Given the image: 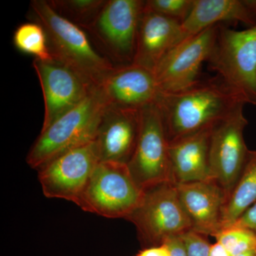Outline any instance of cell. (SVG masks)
I'll use <instances>...</instances> for the list:
<instances>
[{
  "instance_id": "e0dca14e",
  "label": "cell",
  "mask_w": 256,
  "mask_h": 256,
  "mask_svg": "<svg viewBox=\"0 0 256 256\" xmlns=\"http://www.w3.org/2000/svg\"><path fill=\"white\" fill-rule=\"evenodd\" d=\"M213 128L169 142L172 174L175 184L210 180V146Z\"/></svg>"
},
{
  "instance_id": "4fadbf2b",
  "label": "cell",
  "mask_w": 256,
  "mask_h": 256,
  "mask_svg": "<svg viewBox=\"0 0 256 256\" xmlns=\"http://www.w3.org/2000/svg\"><path fill=\"white\" fill-rule=\"evenodd\" d=\"M141 110L107 106L94 142L100 162L127 164L137 146Z\"/></svg>"
},
{
  "instance_id": "30bf717a",
  "label": "cell",
  "mask_w": 256,
  "mask_h": 256,
  "mask_svg": "<svg viewBox=\"0 0 256 256\" xmlns=\"http://www.w3.org/2000/svg\"><path fill=\"white\" fill-rule=\"evenodd\" d=\"M220 28L214 25L185 38L165 56L154 72L161 94L181 92L198 82L200 68L213 52Z\"/></svg>"
},
{
  "instance_id": "4316f807",
  "label": "cell",
  "mask_w": 256,
  "mask_h": 256,
  "mask_svg": "<svg viewBox=\"0 0 256 256\" xmlns=\"http://www.w3.org/2000/svg\"><path fill=\"white\" fill-rule=\"evenodd\" d=\"M136 256H171L169 249L165 244L146 248L139 252Z\"/></svg>"
},
{
  "instance_id": "603a6c76",
  "label": "cell",
  "mask_w": 256,
  "mask_h": 256,
  "mask_svg": "<svg viewBox=\"0 0 256 256\" xmlns=\"http://www.w3.org/2000/svg\"><path fill=\"white\" fill-rule=\"evenodd\" d=\"M196 0H146V9L182 24L190 16Z\"/></svg>"
},
{
  "instance_id": "5bb4252c",
  "label": "cell",
  "mask_w": 256,
  "mask_h": 256,
  "mask_svg": "<svg viewBox=\"0 0 256 256\" xmlns=\"http://www.w3.org/2000/svg\"><path fill=\"white\" fill-rule=\"evenodd\" d=\"M99 88L108 106L134 110L156 104L161 94L154 72L134 64L116 66Z\"/></svg>"
},
{
  "instance_id": "d4e9b609",
  "label": "cell",
  "mask_w": 256,
  "mask_h": 256,
  "mask_svg": "<svg viewBox=\"0 0 256 256\" xmlns=\"http://www.w3.org/2000/svg\"><path fill=\"white\" fill-rule=\"evenodd\" d=\"M230 226L249 229L256 234V202Z\"/></svg>"
},
{
  "instance_id": "f1b7e54d",
  "label": "cell",
  "mask_w": 256,
  "mask_h": 256,
  "mask_svg": "<svg viewBox=\"0 0 256 256\" xmlns=\"http://www.w3.org/2000/svg\"><path fill=\"white\" fill-rule=\"evenodd\" d=\"M237 256H256V250H252V252H245V254Z\"/></svg>"
},
{
  "instance_id": "9c48e42d",
  "label": "cell",
  "mask_w": 256,
  "mask_h": 256,
  "mask_svg": "<svg viewBox=\"0 0 256 256\" xmlns=\"http://www.w3.org/2000/svg\"><path fill=\"white\" fill-rule=\"evenodd\" d=\"M239 106L228 117L214 126L210 139V180L223 188L226 200L238 181L248 158L244 139L248 124Z\"/></svg>"
},
{
  "instance_id": "ba28073f",
  "label": "cell",
  "mask_w": 256,
  "mask_h": 256,
  "mask_svg": "<svg viewBox=\"0 0 256 256\" xmlns=\"http://www.w3.org/2000/svg\"><path fill=\"white\" fill-rule=\"evenodd\" d=\"M144 8L142 0H107L95 21L85 30L117 66L133 63Z\"/></svg>"
},
{
  "instance_id": "44dd1931",
  "label": "cell",
  "mask_w": 256,
  "mask_h": 256,
  "mask_svg": "<svg viewBox=\"0 0 256 256\" xmlns=\"http://www.w3.org/2000/svg\"><path fill=\"white\" fill-rule=\"evenodd\" d=\"M62 18L85 30L94 23L107 0H50Z\"/></svg>"
},
{
  "instance_id": "d6986e66",
  "label": "cell",
  "mask_w": 256,
  "mask_h": 256,
  "mask_svg": "<svg viewBox=\"0 0 256 256\" xmlns=\"http://www.w3.org/2000/svg\"><path fill=\"white\" fill-rule=\"evenodd\" d=\"M256 202V151L250 150L238 181L226 201L220 230L228 228Z\"/></svg>"
},
{
  "instance_id": "7a4b0ae2",
  "label": "cell",
  "mask_w": 256,
  "mask_h": 256,
  "mask_svg": "<svg viewBox=\"0 0 256 256\" xmlns=\"http://www.w3.org/2000/svg\"><path fill=\"white\" fill-rule=\"evenodd\" d=\"M28 16L44 28L53 60L78 74L92 88L102 85L116 65L94 48L86 32L62 18L46 0H32Z\"/></svg>"
},
{
  "instance_id": "cb8c5ba5",
  "label": "cell",
  "mask_w": 256,
  "mask_h": 256,
  "mask_svg": "<svg viewBox=\"0 0 256 256\" xmlns=\"http://www.w3.org/2000/svg\"><path fill=\"white\" fill-rule=\"evenodd\" d=\"M188 256H210V245L205 236L190 230L181 236Z\"/></svg>"
},
{
  "instance_id": "ffe728a7",
  "label": "cell",
  "mask_w": 256,
  "mask_h": 256,
  "mask_svg": "<svg viewBox=\"0 0 256 256\" xmlns=\"http://www.w3.org/2000/svg\"><path fill=\"white\" fill-rule=\"evenodd\" d=\"M13 43L20 52L34 56L35 60H53L44 28L38 23L31 22L20 25L13 36Z\"/></svg>"
},
{
  "instance_id": "83f0119b",
  "label": "cell",
  "mask_w": 256,
  "mask_h": 256,
  "mask_svg": "<svg viewBox=\"0 0 256 256\" xmlns=\"http://www.w3.org/2000/svg\"><path fill=\"white\" fill-rule=\"evenodd\" d=\"M210 256H230L220 242L210 245Z\"/></svg>"
},
{
  "instance_id": "52a82bcc",
  "label": "cell",
  "mask_w": 256,
  "mask_h": 256,
  "mask_svg": "<svg viewBox=\"0 0 256 256\" xmlns=\"http://www.w3.org/2000/svg\"><path fill=\"white\" fill-rule=\"evenodd\" d=\"M128 166L133 180L143 191L160 184L174 183L169 141L156 104L141 109L139 137Z\"/></svg>"
},
{
  "instance_id": "8992f818",
  "label": "cell",
  "mask_w": 256,
  "mask_h": 256,
  "mask_svg": "<svg viewBox=\"0 0 256 256\" xmlns=\"http://www.w3.org/2000/svg\"><path fill=\"white\" fill-rule=\"evenodd\" d=\"M146 246L192 230V224L178 197L176 184L164 182L146 190L139 206L128 217Z\"/></svg>"
},
{
  "instance_id": "2e32d148",
  "label": "cell",
  "mask_w": 256,
  "mask_h": 256,
  "mask_svg": "<svg viewBox=\"0 0 256 256\" xmlns=\"http://www.w3.org/2000/svg\"><path fill=\"white\" fill-rule=\"evenodd\" d=\"M185 38L181 23L144 8L132 64L154 72L165 56Z\"/></svg>"
},
{
  "instance_id": "5b68a950",
  "label": "cell",
  "mask_w": 256,
  "mask_h": 256,
  "mask_svg": "<svg viewBox=\"0 0 256 256\" xmlns=\"http://www.w3.org/2000/svg\"><path fill=\"white\" fill-rule=\"evenodd\" d=\"M127 164L99 162L76 204L109 218L127 220L144 196Z\"/></svg>"
},
{
  "instance_id": "9a60e30c",
  "label": "cell",
  "mask_w": 256,
  "mask_h": 256,
  "mask_svg": "<svg viewBox=\"0 0 256 256\" xmlns=\"http://www.w3.org/2000/svg\"><path fill=\"white\" fill-rule=\"evenodd\" d=\"M178 197L192 224V230L215 236L220 230L226 194L212 180L176 184Z\"/></svg>"
},
{
  "instance_id": "6da1fadb",
  "label": "cell",
  "mask_w": 256,
  "mask_h": 256,
  "mask_svg": "<svg viewBox=\"0 0 256 256\" xmlns=\"http://www.w3.org/2000/svg\"><path fill=\"white\" fill-rule=\"evenodd\" d=\"M156 104L169 142L213 127L244 105L220 78L198 80L181 92L161 94Z\"/></svg>"
},
{
  "instance_id": "277c9868",
  "label": "cell",
  "mask_w": 256,
  "mask_h": 256,
  "mask_svg": "<svg viewBox=\"0 0 256 256\" xmlns=\"http://www.w3.org/2000/svg\"><path fill=\"white\" fill-rule=\"evenodd\" d=\"M208 62L242 104L256 106V25L237 31L220 24Z\"/></svg>"
},
{
  "instance_id": "7402d4cb",
  "label": "cell",
  "mask_w": 256,
  "mask_h": 256,
  "mask_svg": "<svg viewBox=\"0 0 256 256\" xmlns=\"http://www.w3.org/2000/svg\"><path fill=\"white\" fill-rule=\"evenodd\" d=\"M214 237L230 256L256 250V234L249 229L230 226L220 230Z\"/></svg>"
},
{
  "instance_id": "484cf974",
  "label": "cell",
  "mask_w": 256,
  "mask_h": 256,
  "mask_svg": "<svg viewBox=\"0 0 256 256\" xmlns=\"http://www.w3.org/2000/svg\"><path fill=\"white\" fill-rule=\"evenodd\" d=\"M171 256H188L182 239L180 236L171 237L164 242Z\"/></svg>"
},
{
  "instance_id": "3957f363",
  "label": "cell",
  "mask_w": 256,
  "mask_h": 256,
  "mask_svg": "<svg viewBox=\"0 0 256 256\" xmlns=\"http://www.w3.org/2000/svg\"><path fill=\"white\" fill-rule=\"evenodd\" d=\"M107 106L100 88L92 89L78 106L41 131L28 152V164L38 170L62 154L94 142Z\"/></svg>"
},
{
  "instance_id": "ac0fdd59",
  "label": "cell",
  "mask_w": 256,
  "mask_h": 256,
  "mask_svg": "<svg viewBox=\"0 0 256 256\" xmlns=\"http://www.w3.org/2000/svg\"><path fill=\"white\" fill-rule=\"evenodd\" d=\"M226 22L248 28L256 25V0H196L190 16L182 24L185 38Z\"/></svg>"
},
{
  "instance_id": "8fae6325",
  "label": "cell",
  "mask_w": 256,
  "mask_h": 256,
  "mask_svg": "<svg viewBox=\"0 0 256 256\" xmlns=\"http://www.w3.org/2000/svg\"><path fill=\"white\" fill-rule=\"evenodd\" d=\"M99 162L94 142L52 160L38 170L44 194L76 203Z\"/></svg>"
},
{
  "instance_id": "7c38bea8",
  "label": "cell",
  "mask_w": 256,
  "mask_h": 256,
  "mask_svg": "<svg viewBox=\"0 0 256 256\" xmlns=\"http://www.w3.org/2000/svg\"><path fill=\"white\" fill-rule=\"evenodd\" d=\"M33 67L41 85L44 100V130L78 106L92 90L72 69L56 60H34Z\"/></svg>"
}]
</instances>
